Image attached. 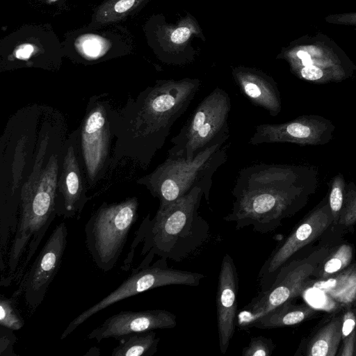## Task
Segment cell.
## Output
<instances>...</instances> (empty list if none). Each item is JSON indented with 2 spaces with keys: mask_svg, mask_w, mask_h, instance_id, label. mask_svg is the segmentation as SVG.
Masks as SVG:
<instances>
[{
  "mask_svg": "<svg viewBox=\"0 0 356 356\" xmlns=\"http://www.w3.org/2000/svg\"><path fill=\"white\" fill-rule=\"evenodd\" d=\"M318 186L317 170L304 165L258 163L238 172L232 211L223 219L238 230L267 234L301 210Z\"/></svg>",
  "mask_w": 356,
  "mask_h": 356,
  "instance_id": "6da1fadb",
  "label": "cell"
},
{
  "mask_svg": "<svg viewBox=\"0 0 356 356\" xmlns=\"http://www.w3.org/2000/svg\"><path fill=\"white\" fill-rule=\"evenodd\" d=\"M200 86L197 79L158 80L123 108L115 109L114 131L117 140L112 161L128 156L142 168H147L165 144L175 122L188 109Z\"/></svg>",
  "mask_w": 356,
  "mask_h": 356,
  "instance_id": "7a4b0ae2",
  "label": "cell"
},
{
  "mask_svg": "<svg viewBox=\"0 0 356 356\" xmlns=\"http://www.w3.org/2000/svg\"><path fill=\"white\" fill-rule=\"evenodd\" d=\"M202 197V189L196 187L178 200L159 206L153 218L147 214L136 232L122 269L130 268L135 250L140 243V255L145 257L134 270L149 266L155 255L180 262L201 247L210 231L209 223L199 213Z\"/></svg>",
  "mask_w": 356,
  "mask_h": 356,
  "instance_id": "3957f363",
  "label": "cell"
},
{
  "mask_svg": "<svg viewBox=\"0 0 356 356\" xmlns=\"http://www.w3.org/2000/svg\"><path fill=\"white\" fill-rule=\"evenodd\" d=\"M49 137H41L33 169L22 185L16 233L8 254V274L15 273L24 252L26 259L19 274L36 252L49 227L57 216L55 209L61 147L48 155ZM63 145V144H62Z\"/></svg>",
  "mask_w": 356,
  "mask_h": 356,
  "instance_id": "277c9868",
  "label": "cell"
},
{
  "mask_svg": "<svg viewBox=\"0 0 356 356\" xmlns=\"http://www.w3.org/2000/svg\"><path fill=\"white\" fill-rule=\"evenodd\" d=\"M225 143H219L198 154L192 160L168 156L154 171L136 182L159 200V206L168 204L201 188L204 197L209 202L212 177L227 161Z\"/></svg>",
  "mask_w": 356,
  "mask_h": 356,
  "instance_id": "5b68a950",
  "label": "cell"
},
{
  "mask_svg": "<svg viewBox=\"0 0 356 356\" xmlns=\"http://www.w3.org/2000/svg\"><path fill=\"white\" fill-rule=\"evenodd\" d=\"M231 99L216 88L197 106L179 132L170 140L168 156L190 161L205 149L225 143L229 137Z\"/></svg>",
  "mask_w": 356,
  "mask_h": 356,
  "instance_id": "8992f818",
  "label": "cell"
},
{
  "mask_svg": "<svg viewBox=\"0 0 356 356\" xmlns=\"http://www.w3.org/2000/svg\"><path fill=\"white\" fill-rule=\"evenodd\" d=\"M138 200L103 202L85 225L86 247L96 266L106 273L114 268L137 220Z\"/></svg>",
  "mask_w": 356,
  "mask_h": 356,
  "instance_id": "52a82bcc",
  "label": "cell"
},
{
  "mask_svg": "<svg viewBox=\"0 0 356 356\" xmlns=\"http://www.w3.org/2000/svg\"><path fill=\"white\" fill-rule=\"evenodd\" d=\"M115 111L105 97L93 96L88 101L79 127V151L90 188L95 186L112 164Z\"/></svg>",
  "mask_w": 356,
  "mask_h": 356,
  "instance_id": "ba28073f",
  "label": "cell"
},
{
  "mask_svg": "<svg viewBox=\"0 0 356 356\" xmlns=\"http://www.w3.org/2000/svg\"><path fill=\"white\" fill-rule=\"evenodd\" d=\"M331 248L323 247L301 259L286 263L278 272L270 286L261 292L241 309L237 324L246 327L254 320L300 296Z\"/></svg>",
  "mask_w": 356,
  "mask_h": 356,
  "instance_id": "9c48e42d",
  "label": "cell"
},
{
  "mask_svg": "<svg viewBox=\"0 0 356 356\" xmlns=\"http://www.w3.org/2000/svg\"><path fill=\"white\" fill-rule=\"evenodd\" d=\"M166 261L161 258L151 266L133 270L118 287L75 317L62 332L60 339H65L94 314L119 301L164 286H196L205 277L202 273L170 268Z\"/></svg>",
  "mask_w": 356,
  "mask_h": 356,
  "instance_id": "30bf717a",
  "label": "cell"
},
{
  "mask_svg": "<svg viewBox=\"0 0 356 356\" xmlns=\"http://www.w3.org/2000/svg\"><path fill=\"white\" fill-rule=\"evenodd\" d=\"M333 222L327 196L297 224L290 234L270 254L259 272L261 291L270 286L279 270L296 252L320 237L333 225Z\"/></svg>",
  "mask_w": 356,
  "mask_h": 356,
  "instance_id": "8fae6325",
  "label": "cell"
},
{
  "mask_svg": "<svg viewBox=\"0 0 356 356\" xmlns=\"http://www.w3.org/2000/svg\"><path fill=\"white\" fill-rule=\"evenodd\" d=\"M79 129L74 130L63 143L57 181L55 209L57 216L78 217L89 200L87 180L79 151Z\"/></svg>",
  "mask_w": 356,
  "mask_h": 356,
  "instance_id": "7c38bea8",
  "label": "cell"
},
{
  "mask_svg": "<svg viewBox=\"0 0 356 356\" xmlns=\"http://www.w3.org/2000/svg\"><path fill=\"white\" fill-rule=\"evenodd\" d=\"M67 227L58 224L35 258L22 282L26 305L35 309L43 301L48 288L62 263L67 243Z\"/></svg>",
  "mask_w": 356,
  "mask_h": 356,
  "instance_id": "4fadbf2b",
  "label": "cell"
},
{
  "mask_svg": "<svg viewBox=\"0 0 356 356\" xmlns=\"http://www.w3.org/2000/svg\"><path fill=\"white\" fill-rule=\"evenodd\" d=\"M334 129V125L328 119L316 115H304L284 123L258 124L248 144L324 145L332 138Z\"/></svg>",
  "mask_w": 356,
  "mask_h": 356,
  "instance_id": "5bb4252c",
  "label": "cell"
},
{
  "mask_svg": "<svg viewBox=\"0 0 356 356\" xmlns=\"http://www.w3.org/2000/svg\"><path fill=\"white\" fill-rule=\"evenodd\" d=\"M177 325V317L164 309L122 311L106 319L87 336L99 342L113 338L118 341L132 334L158 329H170Z\"/></svg>",
  "mask_w": 356,
  "mask_h": 356,
  "instance_id": "9a60e30c",
  "label": "cell"
},
{
  "mask_svg": "<svg viewBox=\"0 0 356 356\" xmlns=\"http://www.w3.org/2000/svg\"><path fill=\"white\" fill-rule=\"evenodd\" d=\"M238 276L232 257L223 256L216 293L217 325L219 348L225 354L234 334L237 320Z\"/></svg>",
  "mask_w": 356,
  "mask_h": 356,
  "instance_id": "2e32d148",
  "label": "cell"
},
{
  "mask_svg": "<svg viewBox=\"0 0 356 356\" xmlns=\"http://www.w3.org/2000/svg\"><path fill=\"white\" fill-rule=\"evenodd\" d=\"M232 74L241 93L251 104L266 110L271 116L280 114V92L270 76L260 70L244 66L234 67Z\"/></svg>",
  "mask_w": 356,
  "mask_h": 356,
  "instance_id": "e0dca14e",
  "label": "cell"
},
{
  "mask_svg": "<svg viewBox=\"0 0 356 356\" xmlns=\"http://www.w3.org/2000/svg\"><path fill=\"white\" fill-rule=\"evenodd\" d=\"M314 286L356 314V262L327 279L316 280Z\"/></svg>",
  "mask_w": 356,
  "mask_h": 356,
  "instance_id": "ac0fdd59",
  "label": "cell"
},
{
  "mask_svg": "<svg viewBox=\"0 0 356 356\" xmlns=\"http://www.w3.org/2000/svg\"><path fill=\"white\" fill-rule=\"evenodd\" d=\"M289 300L250 323L246 327L273 329L291 326L311 319L317 313L307 304H293Z\"/></svg>",
  "mask_w": 356,
  "mask_h": 356,
  "instance_id": "d6986e66",
  "label": "cell"
},
{
  "mask_svg": "<svg viewBox=\"0 0 356 356\" xmlns=\"http://www.w3.org/2000/svg\"><path fill=\"white\" fill-rule=\"evenodd\" d=\"M343 313L334 315L311 335L305 345L307 356H334L342 341Z\"/></svg>",
  "mask_w": 356,
  "mask_h": 356,
  "instance_id": "ffe728a7",
  "label": "cell"
},
{
  "mask_svg": "<svg viewBox=\"0 0 356 356\" xmlns=\"http://www.w3.org/2000/svg\"><path fill=\"white\" fill-rule=\"evenodd\" d=\"M159 341L153 330L127 335L119 340L111 356H152L157 352Z\"/></svg>",
  "mask_w": 356,
  "mask_h": 356,
  "instance_id": "44dd1931",
  "label": "cell"
},
{
  "mask_svg": "<svg viewBox=\"0 0 356 356\" xmlns=\"http://www.w3.org/2000/svg\"><path fill=\"white\" fill-rule=\"evenodd\" d=\"M353 257L354 248L350 243H344L331 249L318 265L314 277L321 280L337 274L353 263Z\"/></svg>",
  "mask_w": 356,
  "mask_h": 356,
  "instance_id": "7402d4cb",
  "label": "cell"
},
{
  "mask_svg": "<svg viewBox=\"0 0 356 356\" xmlns=\"http://www.w3.org/2000/svg\"><path fill=\"white\" fill-rule=\"evenodd\" d=\"M147 0H107L97 10L92 22L97 24L115 22L142 6Z\"/></svg>",
  "mask_w": 356,
  "mask_h": 356,
  "instance_id": "603a6c76",
  "label": "cell"
},
{
  "mask_svg": "<svg viewBox=\"0 0 356 356\" xmlns=\"http://www.w3.org/2000/svg\"><path fill=\"white\" fill-rule=\"evenodd\" d=\"M200 27L192 17H186L175 28H167L165 32L164 41L167 49L175 51L181 50L193 35H197Z\"/></svg>",
  "mask_w": 356,
  "mask_h": 356,
  "instance_id": "cb8c5ba5",
  "label": "cell"
},
{
  "mask_svg": "<svg viewBox=\"0 0 356 356\" xmlns=\"http://www.w3.org/2000/svg\"><path fill=\"white\" fill-rule=\"evenodd\" d=\"M78 51L88 59H96L104 55L110 47V43L105 38L94 35L86 34L79 37L76 41Z\"/></svg>",
  "mask_w": 356,
  "mask_h": 356,
  "instance_id": "d4e9b609",
  "label": "cell"
},
{
  "mask_svg": "<svg viewBox=\"0 0 356 356\" xmlns=\"http://www.w3.org/2000/svg\"><path fill=\"white\" fill-rule=\"evenodd\" d=\"M24 325V320L17 309L16 300L1 295L0 325L15 331L22 328Z\"/></svg>",
  "mask_w": 356,
  "mask_h": 356,
  "instance_id": "484cf974",
  "label": "cell"
},
{
  "mask_svg": "<svg viewBox=\"0 0 356 356\" xmlns=\"http://www.w3.org/2000/svg\"><path fill=\"white\" fill-rule=\"evenodd\" d=\"M346 181L341 173L334 176L332 180L328 200L331 213L334 219L333 225H337L343 207L345 193Z\"/></svg>",
  "mask_w": 356,
  "mask_h": 356,
  "instance_id": "4316f807",
  "label": "cell"
},
{
  "mask_svg": "<svg viewBox=\"0 0 356 356\" xmlns=\"http://www.w3.org/2000/svg\"><path fill=\"white\" fill-rule=\"evenodd\" d=\"M356 223V186L349 183L346 186L343 207L336 226L348 227Z\"/></svg>",
  "mask_w": 356,
  "mask_h": 356,
  "instance_id": "83f0119b",
  "label": "cell"
},
{
  "mask_svg": "<svg viewBox=\"0 0 356 356\" xmlns=\"http://www.w3.org/2000/svg\"><path fill=\"white\" fill-rule=\"evenodd\" d=\"M275 348L271 339L258 336L252 337L248 346L242 349L243 356H270Z\"/></svg>",
  "mask_w": 356,
  "mask_h": 356,
  "instance_id": "f1b7e54d",
  "label": "cell"
},
{
  "mask_svg": "<svg viewBox=\"0 0 356 356\" xmlns=\"http://www.w3.org/2000/svg\"><path fill=\"white\" fill-rule=\"evenodd\" d=\"M17 340L14 330L0 325V355L18 356L13 349Z\"/></svg>",
  "mask_w": 356,
  "mask_h": 356,
  "instance_id": "f546056e",
  "label": "cell"
},
{
  "mask_svg": "<svg viewBox=\"0 0 356 356\" xmlns=\"http://www.w3.org/2000/svg\"><path fill=\"white\" fill-rule=\"evenodd\" d=\"M356 328V314L350 309H344L342 317V340Z\"/></svg>",
  "mask_w": 356,
  "mask_h": 356,
  "instance_id": "4dcf8cb0",
  "label": "cell"
},
{
  "mask_svg": "<svg viewBox=\"0 0 356 356\" xmlns=\"http://www.w3.org/2000/svg\"><path fill=\"white\" fill-rule=\"evenodd\" d=\"M337 355L340 356L356 355V328L342 340V346Z\"/></svg>",
  "mask_w": 356,
  "mask_h": 356,
  "instance_id": "1f68e13d",
  "label": "cell"
},
{
  "mask_svg": "<svg viewBox=\"0 0 356 356\" xmlns=\"http://www.w3.org/2000/svg\"><path fill=\"white\" fill-rule=\"evenodd\" d=\"M34 51V47L31 44H23L19 46L15 52L18 59H28Z\"/></svg>",
  "mask_w": 356,
  "mask_h": 356,
  "instance_id": "d6a6232c",
  "label": "cell"
},
{
  "mask_svg": "<svg viewBox=\"0 0 356 356\" xmlns=\"http://www.w3.org/2000/svg\"><path fill=\"white\" fill-rule=\"evenodd\" d=\"M100 355V350L97 347L93 346L90 348L85 354L84 356H99Z\"/></svg>",
  "mask_w": 356,
  "mask_h": 356,
  "instance_id": "836d02e7",
  "label": "cell"
}]
</instances>
